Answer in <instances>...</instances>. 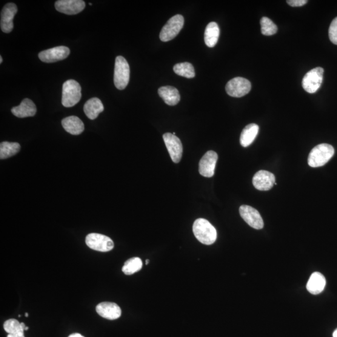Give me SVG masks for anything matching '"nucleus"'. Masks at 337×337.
I'll list each match as a JSON object with an SVG mask.
<instances>
[{
  "instance_id": "obj_22",
  "label": "nucleus",
  "mask_w": 337,
  "mask_h": 337,
  "mask_svg": "<svg viewBox=\"0 0 337 337\" xmlns=\"http://www.w3.org/2000/svg\"><path fill=\"white\" fill-rule=\"evenodd\" d=\"M258 124L252 123L245 127L241 133L240 142L242 147L247 148L252 143L259 133Z\"/></svg>"
},
{
  "instance_id": "obj_18",
  "label": "nucleus",
  "mask_w": 337,
  "mask_h": 337,
  "mask_svg": "<svg viewBox=\"0 0 337 337\" xmlns=\"http://www.w3.org/2000/svg\"><path fill=\"white\" fill-rule=\"evenodd\" d=\"M61 124L67 132L73 135H79L83 132V122L78 117L71 116L62 120Z\"/></svg>"
},
{
  "instance_id": "obj_3",
  "label": "nucleus",
  "mask_w": 337,
  "mask_h": 337,
  "mask_svg": "<svg viewBox=\"0 0 337 337\" xmlns=\"http://www.w3.org/2000/svg\"><path fill=\"white\" fill-rule=\"evenodd\" d=\"M81 98V87L74 79H69L62 85V104L71 108L78 104Z\"/></svg>"
},
{
  "instance_id": "obj_12",
  "label": "nucleus",
  "mask_w": 337,
  "mask_h": 337,
  "mask_svg": "<svg viewBox=\"0 0 337 337\" xmlns=\"http://www.w3.org/2000/svg\"><path fill=\"white\" fill-rule=\"evenodd\" d=\"M218 155L213 151H208L202 157L199 162V171L200 174L205 178H211L214 175L216 165L218 161Z\"/></svg>"
},
{
  "instance_id": "obj_19",
  "label": "nucleus",
  "mask_w": 337,
  "mask_h": 337,
  "mask_svg": "<svg viewBox=\"0 0 337 337\" xmlns=\"http://www.w3.org/2000/svg\"><path fill=\"white\" fill-rule=\"evenodd\" d=\"M326 285L325 277L320 272H314L307 282V289L313 295L321 293Z\"/></svg>"
},
{
  "instance_id": "obj_8",
  "label": "nucleus",
  "mask_w": 337,
  "mask_h": 337,
  "mask_svg": "<svg viewBox=\"0 0 337 337\" xmlns=\"http://www.w3.org/2000/svg\"><path fill=\"white\" fill-rule=\"evenodd\" d=\"M250 90V82L242 77H236L230 80L225 87L228 95L234 98H241L249 93Z\"/></svg>"
},
{
  "instance_id": "obj_29",
  "label": "nucleus",
  "mask_w": 337,
  "mask_h": 337,
  "mask_svg": "<svg viewBox=\"0 0 337 337\" xmlns=\"http://www.w3.org/2000/svg\"><path fill=\"white\" fill-rule=\"evenodd\" d=\"M328 35L330 41L333 44L337 45V17L331 23L329 30H328Z\"/></svg>"
},
{
  "instance_id": "obj_5",
  "label": "nucleus",
  "mask_w": 337,
  "mask_h": 337,
  "mask_svg": "<svg viewBox=\"0 0 337 337\" xmlns=\"http://www.w3.org/2000/svg\"><path fill=\"white\" fill-rule=\"evenodd\" d=\"M184 24L183 16L181 15L174 16L162 28L159 35L160 39L164 42L173 39L183 28Z\"/></svg>"
},
{
  "instance_id": "obj_33",
  "label": "nucleus",
  "mask_w": 337,
  "mask_h": 337,
  "mask_svg": "<svg viewBox=\"0 0 337 337\" xmlns=\"http://www.w3.org/2000/svg\"><path fill=\"white\" fill-rule=\"evenodd\" d=\"M333 337H337V329L334 331L333 333Z\"/></svg>"
},
{
  "instance_id": "obj_9",
  "label": "nucleus",
  "mask_w": 337,
  "mask_h": 337,
  "mask_svg": "<svg viewBox=\"0 0 337 337\" xmlns=\"http://www.w3.org/2000/svg\"><path fill=\"white\" fill-rule=\"evenodd\" d=\"M163 139L171 159L175 163H178L181 161L183 152L181 140L176 135L170 133L164 134Z\"/></svg>"
},
{
  "instance_id": "obj_4",
  "label": "nucleus",
  "mask_w": 337,
  "mask_h": 337,
  "mask_svg": "<svg viewBox=\"0 0 337 337\" xmlns=\"http://www.w3.org/2000/svg\"><path fill=\"white\" fill-rule=\"evenodd\" d=\"M130 68L127 59L119 56L116 58L114 66V82L117 89L124 90L129 83Z\"/></svg>"
},
{
  "instance_id": "obj_28",
  "label": "nucleus",
  "mask_w": 337,
  "mask_h": 337,
  "mask_svg": "<svg viewBox=\"0 0 337 337\" xmlns=\"http://www.w3.org/2000/svg\"><path fill=\"white\" fill-rule=\"evenodd\" d=\"M261 32L265 36H272L278 31V27L267 17H263L261 19Z\"/></svg>"
},
{
  "instance_id": "obj_21",
  "label": "nucleus",
  "mask_w": 337,
  "mask_h": 337,
  "mask_svg": "<svg viewBox=\"0 0 337 337\" xmlns=\"http://www.w3.org/2000/svg\"><path fill=\"white\" fill-rule=\"evenodd\" d=\"M103 111L104 106L98 98L88 100L84 106V112L88 118L91 120L98 118L99 114Z\"/></svg>"
},
{
  "instance_id": "obj_13",
  "label": "nucleus",
  "mask_w": 337,
  "mask_h": 337,
  "mask_svg": "<svg viewBox=\"0 0 337 337\" xmlns=\"http://www.w3.org/2000/svg\"><path fill=\"white\" fill-rule=\"evenodd\" d=\"M18 12V8L15 4L9 3L3 8L1 13L0 27L3 32L9 33L13 29V18Z\"/></svg>"
},
{
  "instance_id": "obj_7",
  "label": "nucleus",
  "mask_w": 337,
  "mask_h": 337,
  "mask_svg": "<svg viewBox=\"0 0 337 337\" xmlns=\"http://www.w3.org/2000/svg\"><path fill=\"white\" fill-rule=\"evenodd\" d=\"M324 70L321 67L314 68L308 71L302 79V87L308 93H315L318 91L323 81Z\"/></svg>"
},
{
  "instance_id": "obj_35",
  "label": "nucleus",
  "mask_w": 337,
  "mask_h": 337,
  "mask_svg": "<svg viewBox=\"0 0 337 337\" xmlns=\"http://www.w3.org/2000/svg\"><path fill=\"white\" fill-rule=\"evenodd\" d=\"M149 263H150L149 260H146V261H145V264L148 265V264H149Z\"/></svg>"
},
{
  "instance_id": "obj_15",
  "label": "nucleus",
  "mask_w": 337,
  "mask_h": 337,
  "mask_svg": "<svg viewBox=\"0 0 337 337\" xmlns=\"http://www.w3.org/2000/svg\"><path fill=\"white\" fill-rule=\"evenodd\" d=\"M252 183L254 186L258 190L263 191L270 190L275 185V176L267 171H259L254 175Z\"/></svg>"
},
{
  "instance_id": "obj_11",
  "label": "nucleus",
  "mask_w": 337,
  "mask_h": 337,
  "mask_svg": "<svg viewBox=\"0 0 337 337\" xmlns=\"http://www.w3.org/2000/svg\"><path fill=\"white\" fill-rule=\"evenodd\" d=\"M70 53L69 48L61 46L43 51L39 53L38 56L41 61L51 64L67 58Z\"/></svg>"
},
{
  "instance_id": "obj_2",
  "label": "nucleus",
  "mask_w": 337,
  "mask_h": 337,
  "mask_svg": "<svg viewBox=\"0 0 337 337\" xmlns=\"http://www.w3.org/2000/svg\"><path fill=\"white\" fill-rule=\"evenodd\" d=\"M335 150L332 145L321 144L313 148L308 156V164L312 167H319L327 164L332 158Z\"/></svg>"
},
{
  "instance_id": "obj_30",
  "label": "nucleus",
  "mask_w": 337,
  "mask_h": 337,
  "mask_svg": "<svg viewBox=\"0 0 337 337\" xmlns=\"http://www.w3.org/2000/svg\"><path fill=\"white\" fill-rule=\"evenodd\" d=\"M307 2V0H288L287 1L288 5L292 7H302V6L306 4Z\"/></svg>"
},
{
  "instance_id": "obj_24",
  "label": "nucleus",
  "mask_w": 337,
  "mask_h": 337,
  "mask_svg": "<svg viewBox=\"0 0 337 337\" xmlns=\"http://www.w3.org/2000/svg\"><path fill=\"white\" fill-rule=\"evenodd\" d=\"M18 142H3L0 144V159H5L15 156L20 151Z\"/></svg>"
},
{
  "instance_id": "obj_1",
  "label": "nucleus",
  "mask_w": 337,
  "mask_h": 337,
  "mask_svg": "<svg viewBox=\"0 0 337 337\" xmlns=\"http://www.w3.org/2000/svg\"><path fill=\"white\" fill-rule=\"evenodd\" d=\"M193 230L194 236L202 244L211 245L216 241V228L206 219H197L193 224Z\"/></svg>"
},
{
  "instance_id": "obj_27",
  "label": "nucleus",
  "mask_w": 337,
  "mask_h": 337,
  "mask_svg": "<svg viewBox=\"0 0 337 337\" xmlns=\"http://www.w3.org/2000/svg\"><path fill=\"white\" fill-rule=\"evenodd\" d=\"M26 325L24 323H20L16 319H11L5 322L4 328L5 332L8 334L18 333L24 332Z\"/></svg>"
},
{
  "instance_id": "obj_34",
  "label": "nucleus",
  "mask_w": 337,
  "mask_h": 337,
  "mask_svg": "<svg viewBox=\"0 0 337 337\" xmlns=\"http://www.w3.org/2000/svg\"><path fill=\"white\" fill-rule=\"evenodd\" d=\"M3 62V58L2 56H0V64H2Z\"/></svg>"
},
{
  "instance_id": "obj_10",
  "label": "nucleus",
  "mask_w": 337,
  "mask_h": 337,
  "mask_svg": "<svg viewBox=\"0 0 337 337\" xmlns=\"http://www.w3.org/2000/svg\"><path fill=\"white\" fill-rule=\"evenodd\" d=\"M242 218L248 225L256 229H262L264 227V221L258 210L249 205H243L239 208Z\"/></svg>"
},
{
  "instance_id": "obj_6",
  "label": "nucleus",
  "mask_w": 337,
  "mask_h": 337,
  "mask_svg": "<svg viewBox=\"0 0 337 337\" xmlns=\"http://www.w3.org/2000/svg\"><path fill=\"white\" fill-rule=\"evenodd\" d=\"M86 244L91 249L99 252H109L114 248L113 240L107 236L97 233L88 234L86 238Z\"/></svg>"
},
{
  "instance_id": "obj_36",
  "label": "nucleus",
  "mask_w": 337,
  "mask_h": 337,
  "mask_svg": "<svg viewBox=\"0 0 337 337\" xmlns=\"http://www.w3.org/2000/svg\"><path fill=\"white\" fill-rule=\"evenodd\" d=\"M25 317H27H27H28V313H25Z\"/></svg>"
},
{
  "instance_id": "obj_37",
  "label": "nucleus",
  "mask_w": 337,
  "mask_h": 337,
  "mask_svg": "<svg viewBox=\"0 0 337 337\" xmlns=\"http://www.w3.org/2000/svg\"><path fill=\"white\" fill-rule=\"evenodd\" d=\"M89 5H90V6H91V5H92V4H91V3H90V4H89Z\"/></svg>"
},
{
  "instance_id": "obj_20",
  "label": "nucleus",
  "mask_w": 337,
  "mask_h": 337,
  "mask_svg": "<svg viewBox=\"0 0 337 337\" xmlns=\"http://www.w3.org/2000/svg\"><path fill=\"white\" fill-rule=\"evenodd\" d=\"M158 94L165 103L170 106L178 104L181 99L179 91L176 88L170 86L160 88L158 90Z\"/></svg>"
},
{
  "instance_id": "obj_17",
  "label": "nucleus",
  "mask_w": 337,
  "mask_h": 337,
  "mask_svg": "<svg viewBox=\"0 0 337 337\" xmlns=\"http://www.w3.org/2000/svg\"><path fill=\"white\" fill-rule=\"evenodd\" d=\"M36 111L35 103L28 98L24 99L18 107H14L11 109L13 115L19 118L34 116L36 113Z\"/></svg>"
},
{
  "instance_id": "obj_16",
  "label": "nucleus",
  "mask_w": 337,
  "mask_h": 337,
  "mask_svg": "<svg viewBox=\"0 0 337 337\" xmlns=\"http://www.w3.org/2000/svg\"><path fill=\"white\" fill-rule=\"evenodd\" d=\"M96 312L102 318L108 320L118 319L121 315V309L118 304L113 302L100 303L96 308Z\"/></svg>"
},
{
  "instance_id": "obj_23",
  "label": "nucleus",
  "mask_w": 337,
  "mask_h": 337,
  "mask_svg": "<svg viewBox=\"0 0 337 337\" xmlns=\"http://www.w3.org/2000/svg\"><path fill=\"white\" fill-rule=\"evenodd\" d=\"M220 35V30L216 22H210L205 28L204 33L205 44L208 47H215L218 41Z\"/></svg>"
},
{
  "instance_id": "obj_26",
  "label": "nucleus",
  "mask_w": 337,
  "mask_h": 337,
  "mask_svg": "<svg viewBox=\"0 0 337 337\" xmlns=\"http://www.w3.org/2000/svg\"><path fill=\"white\" fill-rule=\"evenodd\" d=\"M142 267V262L139 258H133L128 260L124 263L122 270L125 275H132L138 272Z\"/></svg>"
},
{
  "instance_id": "obj_31",
  "label": "nucleus",
  "mask_w": 337,
  "mask_h": 337,
  "mask_svg": "<svg viewBox=\"0 0 337 337\" xmlns=\"http://www.w3.org/2000/svg\"><path fill=\"white\" fill-rule=\"evenodd\" d=\"M7 337H25L24 332H20L18 333L8 334Z\"/></svg>"
},
{
  "instance_id": "obj_14",
  "label": "nucleus",
  "mask_w": 337,
  "mask_h": 337,
  "mask_svg": "<svg viewBox=\"0 0 337 337\" xmlns=\"http://www.w3.org/2000/svg\"><path fill=\"white\" fill-rule=\"evenodd\" d=\"M85 3L82 0H58L55 3V8L59 12L66 15H76L85 8Z\"/></svg>"
},
{
  "instance_id": "obj_32",
  "label": "nucleus",
  "mask_w": 337,
  "mask_h": 337,
  "mask_svg": "<svg viewBox=\"0 0 337 337\" xmlns=\"http://www.w3.org/2000/svg\"><path fill=\"white\" fill-rule=\"evenodd\" d=\"M68 337H85V336H82L80 333H76L71 334V335H70Z\"/></svg>"
},
{
  "instance_id": "obj_25",
  "label": "nucleus",
  "mask_w": 337,
  "mask_h": 337,
  "mask_svg": "<svg viewBox=\"0 0 337 337\" xmlns=\"http://www.w3.org/2000/svg\"><path fill=\"white\" fill-rule=\"evenodd\" d=\"M174 72L177 75L187 78H193L195 77V70L192 64L185 62L176 64L173 68Z\"/></svg>"
}]
</instances>
